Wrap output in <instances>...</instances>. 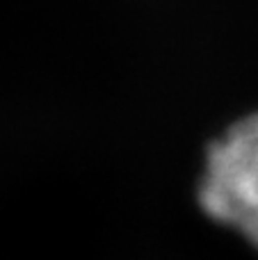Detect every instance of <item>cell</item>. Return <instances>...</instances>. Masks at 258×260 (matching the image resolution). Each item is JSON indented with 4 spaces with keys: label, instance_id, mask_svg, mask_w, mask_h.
<instances>
[{
    "label": "cell",
    "instance_id": "cell-1",
    "mask_svg": "<svg viewBox=\"0 0 258 260\" xmlns=\"http://www.w3.org/2000/svg\"><path fill=\"white\" fill-rule=\"evenodd\" d=\"M197 199L210 219L258 251V112L229 126L208 146Z\"/></svg>",
    "mask_w": 258,
    "mask_h": 260
}]
</instances>
